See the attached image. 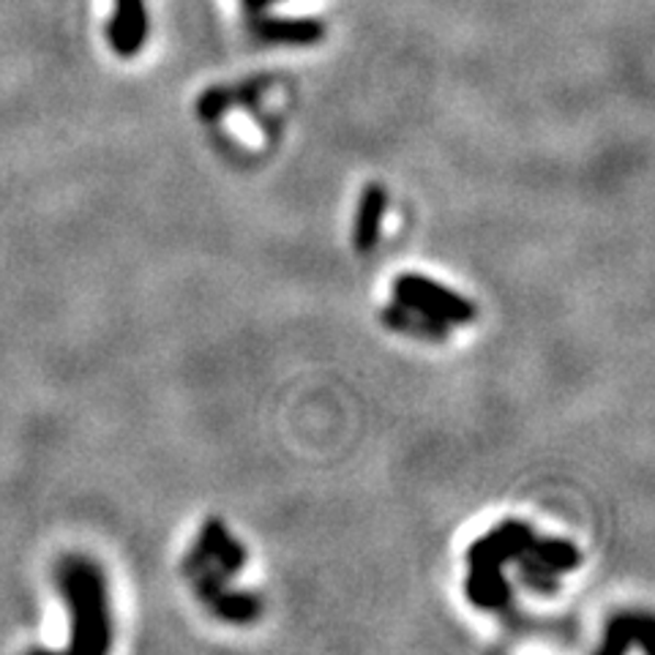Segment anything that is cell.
Instances as JSON below:
<instances>
[{
    "mask_svg": "<svg viewBox=\"0 0 655 655\" xmlns=\"http://www.w3.org/2000/svg\"><path fill=\"white\" fill-rule=\"evenodd\" d=\"M519 571V585L524 587V590H530L533 596H557L560 590V581H557V574H552V571L546 568L541 560H535L533 554H522V557L517 560Z\"/></svg>",
    "mask_w": 655,
    "mask_h": 655,
    "instance_id": "4fadbf2b",
    "label": "cell"
},
{
    "mask_svg": "<svg viewBox=\"0 0 655 655\" xmlns=\"http://www.w3.org/2000/svg\"><path fill=\"white\" fill-rule=\"evenodd\" d=\"M208 607L224 623H251L262 612L260 598L251 596V592H229L227 587L218 592L214 601H208Z\"/></svg>",
    "mask_w": 655,
    "mask_h": 655,
    "instance_id": "30bf717a",
    "label": "cell"
},
{
    "mask_svg": "<svg viewBox=\"0 0 655 655\" xmlns=\"http://www.w3.org/2000/svg\"><path fill=\"white\" fill-rule=\"evenodd\" d=\"M246 557H249V554H246V546L240 544V541H235L233 535H229V539L224 541L218 557L214 560V565L218 571H222L224 576H227V579H233V576H238L240 571H244Z\"/></svg>",
    "mask_w": 655,
    "mask_h": 655,
    "instance_id": "5bb4252c",
    "label": "cell"
},
{
    "mask_svg": "<svg viewBox=\"0 0 655 655\" xmlns=\"http://www.w3.org/2000/svg\"><path fill=\"white\" fill-rule=\"evenodd\" d=\"M249 33L255 42L273 47H315L326 38V25L317 16H282L257 11L249 14Z\"/></svg>",
    "mask_w": 655,
    "mask_h": 655,
    "instance_id": "277c9868",
    "label": "cell"
},
{
    "mask_svg": "<svg viewBox=\"0 0 655 655\" xmlns=\"http://www.w3.org/2000/svg\"><path fill=\"white\" fill-rule=\"evenodd\" d=\"M533 541L535 533L528 522L508 519L470 544L467 565L470 568H506L508 563H517L522 554H528Z\"/></svg>",
    "mask_w": 655,
    "mask_h": 655,
    "instance_id": "3957f363",
    "label": "cell"
},
{
    "mask_svg": "<svg viewBox=\"0 0 655 655\" xmlns=\"http://www.w3.org/2000/svg\"><path fill=\"white\" fill-rule=\"evenodd\" d=\"M227 539H229V533H227V528H224L222 519H208V524H205L203 533H200L192 554H189L187 563H183L187 574H197V571L214 565V560L218 557V552H222L224 541Z\"/></svg>",
    "mask_w": 655,
    "mask_h": 655,
    "instance_id": "7c38bea8",
    "label": "cell"
},
{
    "mask_svg": "<svg viewBox=\"0 0 655 655\" xmlns=\"http://www.w3.org/2000/svg\"><path fill=\"white\" fill-rule=\"evenodd\" d=\"M383 323L391 330H399V334L416 336V339H429V341H442V339H448V334H451V326H445V323L424 315V312L410 309V306L399 304V301L391 306H385Z\"/></svg>",
    "mask_w": 655,
    "mask_h": 655,
    "instance_id": "ba28073f",
    "label": "cell"
},
{
    "mask_svg": "<svg viewBox=\"0 0 655 655\" xmlns=\"http://www.w3.org/2000/svg\"><path fill=\"white\" fill-rule=\"evenodd\" d=\"M653 634V620L642 618V614H618L607 623V634H603V655H620L629 651L634 642H640L642 651H651L647 640Z\"/></svg>",
    "mask_w": 655,
    "mask_h": 655,
    "instance_id": "9c48e42d",
    "label": "cell"
},
{
    "mask_svg": "<svg viewBox=\"0 0 655 655\" xmlns=\"http://www.w3.org/2000/svg\"><path fill=\"white\" fill-rule=\"evenodd\" d=\"M55 581L71 612V653L102 655L112 645L108 581L93 560L71 554L60 560Z\"/></svg>",
    "mask_w": 655,
    "mask_h": 655,
    "instance_id": "6da1fadb",
    "label": "cell"
},
{
    "mask_svg": "<svg viewBox=\"0 0 655 655\" xmlns=\"http://www.w3.org/2000/svg\"><path fill=\"white\" fill-rule=\"evenodd\" d=\"M385 205H388V194L380 183H369L363 189L361 208H358L355 218V249L358 251H372L377 246L380 227H383Z\"/></svg>",
    "mask_w": 655,
    "mask_h": 655,
    "instance_id": "52a82bcc",
    "label": "cell"
},
{
    "mask_svg": "<svg viewBox=\"0 0 655 655\" xmlns=\"http://www.w3.org/2000/svg\"><path fill=\"white\" fill-rule=\"evenodd\" d=\"M148 31L145 0H115V11L108 22V44L117 58H134L143 53Z\"/></svg>",
    "mask_w": 655,
    "mask_h": 655,
    "instance_id": "5b68a950",
    "label": "cell"
},
{
    "mask_svg": "<svg viewBox=\"0 0 655 655\" xmlns=\"http://www.w3.org/2000/svg\"><path fill=\"white\" fill-rule=\"evenodd\" d=\"M530 554H533L535 560H541L552 574H568V571L579 568L581 563L579 549L563 539H539V535H535Z\"/></svg>",
    "mask_w": 655,
    "mask_h": 655,
    "instance_id": "8fae6325",
    "label": "cell"
},
{
    "mask_svg": "<svg viewBox=\"0 0 655 655\" xmlns=\"http://www.w3.org/2000/svg\"><path fill=\"white\" fill-rule=\"evenodd\" d=\"M394 298L410 309L424 312L445 326H467L475 320V306L464 295L442 287L421 273H405L394 282Z\"/></svg>",
    "mask_w": 655,
    "mask_h": 655,
    "instance_id": "7a4b0ae2",
    "label": "cell"
},
{
    "mask_svg": "<svg viewBox=\"0 0 655 655\" xmlns=\"http://www.w3.org/2000/svg\"><path fill=\"white\" fill-rule=\"evenodd\" d=\"M273 3H276V0H244V5H246V11H249V14H257V11H268Z\"/></svg>",
    "mask_w": 655,
    "mask_h": 655,
    "instance_id": "2e32d148",
    "label": "cell"
},
{
    "mask_svg": "<svg viewBox=\"0 0 655 655\" xmlns=\"http://www.w3.org/2000/svg\"><path fill=\"white\" fill-rule=\"evenodd\" d=\"M467 601L481 612H502L511 603V581L506 579L502 568H470L464 581Z\"/></svg>",
    "mask_w": 655,
    "mask_h": 655,
    "instance_id": "8992f818",
    "label": "cell"
},
{
    "mask_svg": "<svg viewBox=\"0 0 655 655\" xmlns=\"http://www.w3.org/2000/svg\"><path fill=\"white\" fill-rule=\"evenodd\" d=\"M233 102L235 97L227 88H211V91H205L203 97H200L197 112L203 121H216V117H222L224 112L233 108Z\"/></svg>",
    "mask_w": 655,
    "mask_h": 655,
    "instance_id": "9a60e30c",
    "label": "cell"
}]
</instances>
